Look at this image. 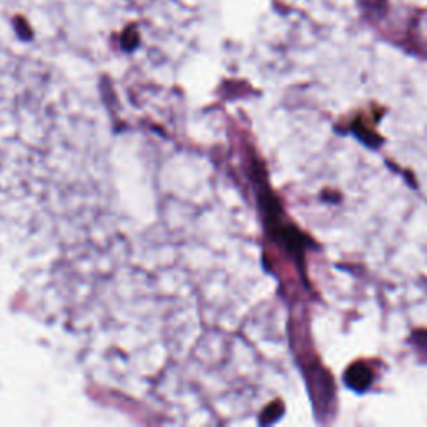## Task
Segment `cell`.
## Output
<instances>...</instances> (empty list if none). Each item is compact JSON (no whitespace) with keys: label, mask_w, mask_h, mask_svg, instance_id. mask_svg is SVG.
<instances>
[{"label":"cell","mask_w":427,"mask_h":427,"mask_svg":"<svg viewBox=\"0 0 427 427\" xmlns=\"http://www.w3.org/2000/svg\"><path fill=\"white\" fill-rule=\"evenodd\" d=\"M137 42H139V37L135 36V33H129V36H125L122 37V47H124L125 50H132L135 45H137Z\"/></svg>","instance_id":"8992f818"},{"label":"cell","mask_w":427,"mask_h":427,"mask_svg":"<svg viewBox=\"0 0 427 427\" xmlns=\"http://www.w3.org/2000/svg\"><path fill=\"white\" fill-rule=\"evenodd\" d=\"M412 342H416L417 348L427 350V332L426 331L412 332Z\"/></svg>","instance_id":"5b68a950"},{"label":"cell","mask_w":427,"mask_h":427,"mask_svg":"<svg viewBox=\"0 0 427 427\" xmlns=\"http://www.w3.org/2000/svg\"><path fill=\"white\" fill-rule=\"evenodd\" d=\"M361 3L366 8H380L386 3V0H361Z\"/></svg>","instance_id":"52a82bcc"},{"label":"cell","mask_w":427,"mask_h":427,"mask_svg":"<svg viewBox=\"0 0 427 427\" xmlns=\"http://www.w3.org/2000/svg\"><path fill=\"white\" fill-rule=\"evenodd\" d=\"M270 231H272V235L276 238L279 242H281L284 247L289 251L297 261L299 269L302 270L304 267V254H306V249L311 245V239L307 235H304L301 231L295 229L294 226H282L281 221L269 224Z\"/></svg>","instance_id":"6da1fadb"},{"label":"cell","mask_w":427,"mask_h":427,"mask_svg":"<svg viewBox=\"0 0 427 427\" xmlns=\"http://www.w3.org/2000/svg\"><path fill=\"white\" fill-rule=\"evenodd\" d=\"M350 130H352V134L356 135L359 141L364 143V146L371 147V149H378L380 143H382V139H380L378 134H374L372 130L367 129L361 119H356L352 122Z\"/></svg>","instance_id":"3957f363"},{"label":"cell","mask_w":427,"mask_h":427,"mask_svg":"<svg viewBox=\"0 0 427 427\" xmlns=\"http://www.w3.org/2000/svg\"><path fill=\"white\" fill-rule=\"evenodd\" d=\"M282 412H284V404H282L281 401H276V403L270 404L269 407L262 412L261 422L262 424H272V422L281 419Z\"/></svg>","instance_id":"277c9868"},{"label":"cell","mask_w":427,"mask_h":427,"mask_svg":"<svg viewBox=\"0 0 427 427\" xmlns=\"http://www.w3.org/2000/svg\"><path fill=\"white\" fill-rule=\"evenodd\" d=\"M372 379H374L372 371L361 361L350 364L344 374L346 386L354 392H366L371 387Z\"/></svg>","instance_id":"7a4b0ae2"}]
</instances>
